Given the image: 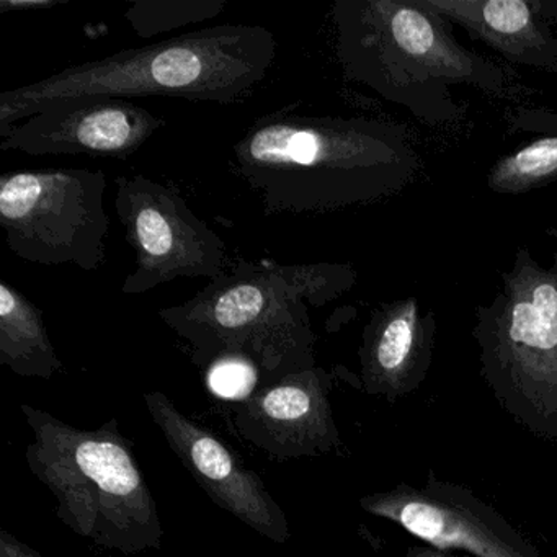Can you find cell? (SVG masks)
<instances>
[{"mask_svg":"<svg viewBox=\"0 0 557 557\" xmlns=\"http://www.w3.org/2000/svg\"><path fill=\"white\" fill-rule=\"evenodd\" d=\"M207 371L208 389L220 399L236 404L249 399L262 384L257 368L243 358H223Z\"/></svg>","mask_w":557,"mask_h":557,"instance_id":"18","label":"cell"},{"mask_svg":"<svg viewBox=\"0 0 557 557\" xmlns=\"http://www.w3.org/2000/svg\"><path fill=\"white\" fill-rule=\"evenodd\" d=\"M109 557H116V556H109Z\"/></svg>","mask_w":557,"mask_h":557,"instance_id":"21","label":"cell"},{"mask_svg":"<svg viewBox=\"0 0 557 557\" xmlns=\"http://www.w3.org/2000/svg\"><path fill=\"white\" fill-rule=\"evenodd\" d=\"M360 507L443 550L472 557H543L504 515L471 488L429 472L422 487L400 482L389 491L360 498Z\"/></svg>","mask_w":557,"mask_h":557,"instance_id":"9","label":"cell"},{"mask_svg":"<svg viewBox=\"0 0 557 557\" xmlns=\"http://www.w3.org/2000/svg\"><path fill=\"white\" fill-rule=\"evenodd\" d=\"M231 168L263 213H329L386 197L412 171L403 133L376 120L283 107L233 145Z\"/></svg>","mask_w":557,"mask_h":557,"instance_id":"1","label":"cell"},{"mask_svg":"<svg viewBox=\"0 0 557 557\" xmlns=\"http://www.w3.org/2000/svg\"><path fill=\"white\" fill-rule=\"evenodd\" d=\"M276 47L269 28L224 24L116 51L0 94V133L50 103L77 97H175L234 106L263 83Z\"/></svg>","mask_w":557,"mask_h":557,"instance_id":"3","label":"cell"},{"mask_svg":"<svg viewBox=\"0 0 557 557\" xmlns=\"http://www.w3.org/2000/svg\"><path fill=\"white\" fill-rule=\"evenodd\" d=\"M115 188V210L136 253L123 295H143L177 278L213 282L230 270L223 237L191 211L175 185L138 174L120 175Z\"/></svg>","mask_w":557,"mask_h":557,"instance_id":"8","label":"cell"},{"mask_svg":"<svg viewBox=\"0 0 557 557\" xmlns=\"http://www.w3.org/2000/svg\"><path fill=\"white\" fill-rule=\"evenodd\" d=\"M556 177L557 136H550L502 159L492 169L488 187L498 194H520Z\"/></svg>","mask_w":557,"mask_h":557,"instance_id":"17","label":"cell"},{"mask_svg":"<svg viewBox=\"0 0 557 557\" xmlns=\"http://www.w3.org/2000/svg\"><path fill=\"white\" fill-rule=\"evenodd\" d=\"M406 557H468L456 550L436 549V547L429 546H410L407 549Z\"/></svg>","mask_w":557,"mask_h":557,"instance_id":"20","label":"cell"},{"mask_svg":"<svg viewBox=\"0 0 557 557\" xmlns=\"http://www.w3.org/2000/svg\"><path fill=\"white\" fill-rule=\"evenodd\" d=\"M423 4L440 17L458 22L511 61L556 67L553 38L544 34L533 8L523 0H423Z\"/></svg>","mask_w":557,"mask_h":557,"instance_id":"14","label":"cell"},{"mask_svg":"<svg viewBox=\"0 0 557 557\" xmlns=\"http://www.w3.org/2000/svg\"><path fill=\"white\" fill-rule=\"evenodd\" d=\"M433 319L420 314L416 299L374 312L360 348V387L397 403L419 389L432 363Z\"/></svg>","mask_w":557,"mask_h":557,"instance_id":"13","label":"cell"},{"mask_svg":"<svg viewBox=\"0 0 557 557\" xmlns=\"http://www.w3.org/2000/svg\"><path fill=\"white\" fill-rule=\"evenodd\" d=\"M481 374L521 429L557 443V256L541 269L521 253L474 331Z\"/></svg>","mask_w":557,"mask_h":557,"instance_id":"5","label":"cell"},{"mask_svg":"<svg viewBox=\"0 0 557 557\" xmlns=\"http://www.w3.org/2000/svg\"><path fill=\"white\" fill-rule=\"evenodd\" d=\"M335 383L337 373L315 367L263 384L233 407L234 429L278 461L342 455L331 400Z\"/></svg>","mask_w":557,"mask_h":557,"instance_id":"12","label":"cell"},{"mask_svg":"<svg viewBox=\"0 0 557 557\" xmlns=\"http://www.w3.org/2000/svg\"><path fill=\"white\" fill-rule=\"evenodd\" d=\"M351 282V270L337 263L239 260L194 298L158 315L190 345L195 364L208 370L223 358H243L263 386L318 367L308 302L327 305Z\"/></svg>","mask_w":557,"mask_h":557,"instance_id":"2","label":"cell"},{"mask_svg":"<svg viewBox=\"0 0 557 557\" xmlns=\"http://www.w3.org/2000/svg\"><path fill=\"white\" fill-rule=\"evenodd\" d=\"M0 557H45L8 530H0Z\"/></svg>","mask_w":557,"mask_h":557,"instance_id":"19","label":"cell"},{"mask_svg":"<svg viewBox=\"0 0 557 557\" xmlns=\"http://www.w3.org/2000/svg\"><path fill=\"white\" fill-rule=\"evenodd\" d=\"M337 57L348 79L403 102L425 83L479 84L488 64L462 50L423 2L337 0L332 8Z\"/></svg>","mask_w":557,"mask_h":557,"instance_id":"6","label":"cell"},{"mask_svg":"<svg viewBox=\"0 0 557 557\" xmlns=\"http://www.w3.org/2000/svg\"><path fill=\"white\" fill-rule=\"evenodd\" d=\"M164 126V119L132 100L77 97L50 103L0 133V151L32 158L89 156L125 161Z\"/></svg>","mask_w":557,"mask_h":557,"instance_id":"10","label":"cell"},{"mask_svg":"<svg viewBox=\"0 0 557 557\" xmlns=\"http://www.w3.org/2000/svg\"><path fill=\"white\" fill-rule=\"evenodd\" d=\"M226 0H138L129 5L125 18L139 38L205 24L226 11Z\"/></svg>","mask_w":557,"mask_h":557,"instance_id":"16","label":"cell"},{"mask_svg":"<svg viewBox=\"0 0 557 557\" xmlns=\"http://www.w3.org/2000/svg\"><path fill=\"white\" fill-rule=\"evenodd\" d=\"M99 169H47L0 175V226L12 253L38 265L106 263L110 216Z\"/></svg>","mask_w":557,"mask_h":557,"instance_id":"7","label":"cell"},{"mask_svg":"<svg viewBox=\"0 0 557 557\" xmlns=\"http://www.w3.org/2000/svg\"><path fill=\"white\" fill-rule=\"evenodd\" d=\"M21 410L34 432L28 468L57 497L66 527L125 556L161 547L158 504L119 420L81 430L28 404Z\"/></svg>","mask_w":557,"mask_h":557,"instance_id":"4","label":"cell"},{"mask_svg":"<svg viewBox=\"0 0 557 557\" xmlns=\"http://www.w3.org/2000/svg\"><path fill=\"white\" fill-rule=\"evenodd\" d=\"M145 404L178 461L218 507L260 536L288 543V517L256 471L246 468L213 432L188 419L161 391L146 393Z\"/></svg>","mask_w":557,"mask_h":557,"instance_id":"11","label":"cell"},{"mask_svg":"<svg viewBox=\"0 0 557 557\" xmlns=\"http://www.w3.org/2000/svg\"><path fill=\"white\" fill-rule=\"evenodd\" d=\"M0 364L22 377L51 380L63 371L44 311L5 280L0 282Z\"/></svg>","mask_w":557,"mask_h":557,"instance_id":"15","label":"cell"}]
</instances>
